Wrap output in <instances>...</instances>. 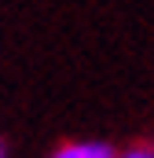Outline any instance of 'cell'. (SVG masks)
<instances>
[{"mask_svg":"<svg viewBox=\"0 0 154 158\" xmlns=\"http://www.w3.org/2000/svg\"><path fill=\"white\" fill-rule=\"evenodd\" d=\"M117 151L107 140H66L59 147H51L48 158H114Z\"/></svg>","mask_w":154,"mask_h":158,"instance_id":"6da1fadb","label":"cell"},{"mask_svg":"<svg viewBox=\"0 0 154 158\" xmlns=\"http://www.w3.org/2000/svg\"><path fill=\"white\" fill-rule=\"evenodd\" d=\"M114 158H154V143H132V147L117 151Z\"/></svg>","mask_w":154,"mask_h":158,"instance_id":"7a4b0ae2","label":"cell"},{"mask_svg":"<svg viewBox=\"0 0 154 158\" xmlns=\"http://www.w3.org/2000/svg\"><path fill=\"white\" fill-rule=\"evenodd\" d=\"M0 158H11V155H7V143H4V140H0Z\"/></svg>","mask_w":154,"mask_h":158,"instance_id":"3957f363","label":"cell"}]
</instances>
